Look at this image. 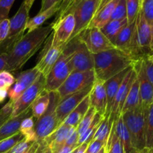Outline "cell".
I'll return each mask as SVG.
<instances>
[{
    "instance_id": "1",
    "label": "cell",
    "mask_w": 153,
    "mask_h": 153,
    "mask_svg": "<svg viewBox=\"0 0 153 153\" xmlns=\"http://www.w3.org/2000/svg\"><path fill=\"white\" fill-rule=\"evenodd\" d=\"M52 32L51 24L41 26L24 34L7 52L5 71L14 72L24 64L40 49L43 43Z\"/></svg>"
},
{
    "instance_id": "2",
    "label": "cell",
    "mask_w": 153,
    "mask_h": 153,
    "mask_svg": "<svg viewBox=\"0 0 153 153\" xmlns=\"http://www.w3.org/2000/svg\"><path fill=\"white\" fill-rule=\"evenodd\" d=\"M93 58L96 79L104 82L137 63L117 48L94 54Z\"/></svg>"
},
{
    "instance_id": "3",
    "label": "cell",
    "mask_w": 153,
    "mask_h": 153,
    "mask_svg": "<svg viewBox=\"0 0 153 153\" xmlns=\"http://www.w3.org/2000/svg\"><path fill=\"white\" fill-rule=\"evenodd\" d=\"M73 50V43L70 41L66 44L61 56L46 76L45 91L49 93L56 91L73 72L70 63Z\"/></svg>"
},
{
    "instance_id": "4",
    "label": "cell",
    "mask_w": 153,
    "mask_h": 153,
    "mask_svg": "<svg viewBox=\"0 0 153 153\" xmlns=\"http://www.w3.org/2000/svg\"><path fill=\"white\" fill-rule=\"evenodd\" d=\"M146 109L139 106L134 110L122 114L123 120L131 136L132 145L136 150L146 147L145 140V114Z\"/></svg>"
},
{
    "instance_id": "5",
    "label": "cell",
    "mask_w": 153,
    "mask_h": 153,
    "mask_svg": "<svg viewBox=\"0 0 153 153\" xmlns=\"http://www.w3.org/2000/svg\"><path fill=\"white\" fill-rule=\"evenodd\" d=\"M49 94V103L46 112L34 123V131L38 142L49 137L59 126L57 120L56 108L60 97L57 91H52Z\"/></svg>"
},
{
    "instance_id": "6",
    "label": "cell",
    "mask_w": 153,
    "mask_h": 153,
    "mask_svg": "<svg viewBox=\"0 0 153 153\" xmlns=\"http://www.w3.org/2000/svg\"><path fill=\"white\" fill-rule=\"evenodd\" d=\"M100 3L101 0H82L76 6L72 12L75 18V29L70 40L77 37L89 27L93 18L99 10Z\"/></svg>"
},
{
    "instance_id": "7",
    "label": "cell",
    "mask_w": 153,
    "mask_h": 153,
    "mask_svg": "<svg viewBox=\"0 0 153 153\" xmlns=\"http://www.w3.org/2000/svg\"><path fill=\"white\" fill-rule=\"evenodd\" d=\"M96 80L94 70L85 72H72L65 82L57 90L60 98L79 92L94 85Z\"/></svg>"
},
{
    "instance_id": "8",
    "label": "cell",
    "mask_w": 153,
    "mask_h": 153,
    "mask_svg": "<svg viewBox=\"0 0 153 153\" xmlns=\"http://www.w3.org/2000/svg\"><path fill=\"white\" fill-rule=\"evenodd\" d=\"M77 37L93 55L116 48L102 34L101 30L95 27H88Z\"/></svg>"
},
{
    "instance_id": "9",
    "label": "cell",
    "mask_w": 153,
    "mask_h": 153,
    "mask_svg": "<svg viewBox=\"0 0 153 153\" xmlns=\"http://www.w3.org/2000/svg\"><path fill=\"white\" fill-rule=\"evenodd\" d=\"M46 85V77L40 74L32 85L24 91L19 98L13 102L11 117L18 116L30 108V106L37 97L44 91Z\"/></svg>"
},
{
    "instance_id": "10",
    "label": "cell",
    "mask_w": 153,
    "mask_h": 153,
    "mask_svg": "<svg viewBox=\"0 0 153 153\" xmlns=\"http://www.w3.org/2000/svg\"><path fill=\"white\" fill-rule=\"evenodd\" d=\"M52 34L51 33L50 35L44 42V46L40 51V53L39 54L37 64L35 66L38 71L45 77L49 74L50 70L61 56L66 46L64 45L61 46L54 47L52 46Z\"/></svg>"
},
{
    "instance_id": "11",
    "label": "cell",
    "mask_w": 153,
    "mask_h": 153,
    "mask_svg": "<svg viewBox=\"0 0 153 153\" xmlns=\"http://www.w3.org/2000/svg\"><path fill=\"white\" fill-rule=\"evenodd\" d=\"M70 41L73 43L71 67L73 72H85L94 70V63L93 54L90 52L85 44L78 37Z\"/></svg>"
},
{
    "instance_id": "12",
    "label": "cell",
    "mask_w": 153,
    "mask_h": 153,
    "mask_svg": "<svg viewBox=\"0 0 153 153\" xmlns=\"http://www.w3.org/2000/svg\"><path fill=\"white\" fill-rule=\"evenodd\" d=\"M52 26V43L54 47L66 45L70 40L75 29V18L69 13L57 22L51 23Z\"/></svg>"
},
{
    "instance_id": "13",
    "label": "cell",
    "mask_w": 153,
    "mask_h": 153,
    "mask_svg": "<svg viewBox=\"0 0 153 153\" xmlns=\"http://www.w3.org/2000/svg\"><path fill=\"white\" fill-rule=\"evenodd\" d=\"M93 85L74 94L60 98L56 108V116L58 126H61L69 114L77 107L79 103L90 94Z\"/></svg>"
},
{
    "instance_id": "14",
    "label": "cell",
    "mask_w": 153,
    "mask_h": 153,
    "mask_svg": "<svg viewBox=\"0 0 153 153\" xmlns=\"http://www.w3.org/2000/svg\"><path fill=\"white\" fill-rule=\"evenodd\" d=\"M137 76V71L134 67H131L124 78L120 87L117 91L114 100L113 106H112L111 111L110 117H109V122L113 124V123L119 117L120 115L122 113L124 103H125L126 99L128 93L129 91L131 85L133 81L134 80Z\"/></svg>"
},
{
    "instance_id": "15",
    "label": "cell",
    "mask_w": 153,
    "mask_h": 153,
    "mask_svg": "<svg viewBox=\"0 0 153 153\" xmlns=\"http://www.w3.org/2000/svg\"><path fill=\"white\" fill-rule=\"evenodd\" d=\"M135 36L137 46L143 59L152 54L151 51V26L143 16L141 10L136 18Z\"/></svg>"
},
{
    "instance_id": "16",
    "label": "cell",
    "mask_w": 153,
    "mask_h": 153,
    "mask_svg": "<svg viewBox=\"0 0 153 153\" xmlns=\"http://www.w3.org/2000/svg\"><path fill=\"white\" fill-rule=\"evenodd\" d=\"M40 74L41 73L35 67L19 73L14 84L10 87L7 92L10 101L15 102L23 94L24 91L32 85Z\"/></svg>"
},
{
    "instance_id": "17",
    "label": "cell",
    "mask_w": 153,
    "mask_h": 153,
    "mask_svg": "<svg viewBox=\"0 0 153 153\" xmlns=\"http://www.w3.org/2000/svg\"><path fill=\"white\" fill-rule=\"evenodd\" d=\"M133 67L137 71L139 80L140 106L143 108L147 109L153 102V85L149 81L145 73L143 59L137 61Z\"/></svg>"
},
{
    "instance_id": "18",
    "label": "cell",
    "mask_w": 153,
    "mask_h": 153,
    "mask_svg": "<svg viewBox=\"0 0 153 153\" xmlns=\"http://www.w3.org/2000/svg\"><path fill=\"white\" fill-rule=\"evenodd\" d=\"M132 67H130L126 70H123L120 73L117 74L116 76H113L108 80L105 82V88L106 97H107V106H106L105 115L104 118H108L109 119L112 106H113L114 100L115 97L117 94L118 90H119L125 76H126L128 72Z\"/></svg>"
},
{
    "instance_id": "19",
    "label": "cell",
    "mask_w": 153,
    "mask_h": 153,
    "mask_svg": "<svg viewBox=\"0 0 153 153\" xmlns=\"http://www.w3.org/2000/svg\"><path fill=\"white\" fill-rule=\"evenodd\" d=\"M91 107L94 108L98 114L105 117L107 106V97L105 82L96 79L89 94Z\"/></svg>"
},
{
    "instance_id": "20",
    "label": "cell",
    "mask_w": 153,
    "mask_h": 153,
    "mask_svg": "<svg viewBox=\"0 0 153 153\" xmlns=\"http://www.w3.org/2000/svg\"><path fill=\"white\" fill-rule=\"evenodd\" d=\"M31 115V109L28 108L21 114L10 117L8 120L6 121L0 127V141L12 137L16 133L19 132V127L22 121Z\"/></svg>"
},
{
    "instance_id": "21",
    "label": "cell",
    "mask_w": 153,
    "mask_h": 153,
    "mask_svg": "<svg viewBox=\"0 0 153 153\" xmlns=\"http://www.w3.org/2000/svg\"><path fill=\"white\" fill-rule=\"evenodd\" d=\"M135 25L136 22H134L124 27L117 35L114 44L117 49H120L128 55L135 31Z\"/></svg>"
},
{
    "instance_id": "22",
    "label": "cell",
    "mask_w": 153,
    "mask_h": 153,
    "mask_svg": "<svg viewBox=\"0 0 153 153\" xmlns=\"http://www.w3.org/2000/svg\"><path fill=\"white\" fill-rule=\"evenodd\" d=\"M118 1L119 0H111L105 5L100 7L94 17L93 18L89 27H95L99 29H101L105 25H106L110 21L114 9Z\"/></svg>"
},
{
    "instance_id": "23",
    "label": "cell",
    "mask_w": 153,
    "mask_h": 153,
    "mask_svg": "<svg viewBox=\"0 0 153 153\" xmlns=\"http://www.w3.org/2000/svg\"><path fill=\"white\" fill-rule=\"evenodd\" d=\"M114 123L115 134L120 140L121 144L123 147L124 152L134 153L136 149L133 146L131 136H130L129 132L124 123L122 114L120 115L119 117L114 122Z\"/></svg>"
},
{
    "instance_id": "24",
    "label": "cell",
    "mask_w": 153,
    "mask_h": 153,
    "mask_svg": "<svg viewBox=\"0 0 153 153\" xmlns=\"http://www.w3.org/2000/svg\"><path fill=\"white\" fill-rule=\"evenodd\" d=\"M71 127L62 123L53 133L44 139L46 143L52 148L53 153L56 152L61 146H64L69 135Z\"/></svg>"
},
{
    "instance_id": "25",
    "label": "cell",
    "mask_w": 153,
    "mask_h": 153,
    "mask_svg": "<svg viewBox=\"0 0 153 153\" xmlns=\"http://www.w3.org/2000/svg\"><path fill=\"white\" fill-rule=\"evenodd\" d=\"M91 107L89 95L87 96L80 103L79 105L67 116V117L64 120L63 123L65 125L70 126L72 127L77 128L79 124L83 119L85 115L88 112V109Z\"/></svg>"
},
{
    "instance_id": "26",
    "label": "cell",
    "mask_w": 153,
    "mask_h": 153,
    "mask_svg": "<svg viewBox=\"0 0 153 153\" xmlns=\"http://www.w3.org/2000/svg\"><path fill=\"white\" fill-rule=\"evenodd\" d=\"M140 105V92H139V80L138 77H135L134 80L133 81L131 85L129 91L128 93L126 99L125 103H124L122 113H126L129 111L134 110Z\"/></svg>"
},
{
    "instance_id": "27",
    "label": "cell",
    "mask_w": 153,
    "mask_h": 153,
    "mask_svg": "<svg viewBox=\"0 0 153 153\" xmlns=\"http://www.w3.org/2000/svg\"><path fill=\"white\" fill-rule=\"evenodd\" d=\"M61 4H57L55 5L52 6L48 10H45L43 12H39L38 14L36 15L33 18H31L28 20L25 26V29H28V31H33L37 28H40L42 26L43 23L47 20L48 19L52 16L53 15L56 14L58 10H59V7Z\"/></svg>"
},
{
    "instance_id": "28",
    "label": "cell",
    "mask_w": 153,
    "mask_h": 153,
    "mask_svg": "<svg viewBox=\"0 0 153 153\" xmlns=\"http://www.w3.org/2000/svg\"><path fill=\"white\" fill-rule=\"evenodd\" d=\"M127 25H128L127 19H121V20H110L100 30L102 34L108 39L109 41L114 44L115 40L119 33Z\"/></svg>"
},
{
    "instance_id": "29",
    "label": "cell",
    "mask_w": 153,
    "mask_h": 153,
    "mask_svg": "<svg viewBox=\"0 0 153 153\" xmlns=\"http://www.w3.org/2000/svg\"><path fill=\"white\" fill-rule=\"evenodd\" d=\"M49 103V94L46 91H43L36 98L30 106L31 116L35 119H39L46 112Z\"/></svg>"
},
{
    "instance_id": "30",
    "label": "cell",
    "mask_w": 153,
    "mask_h": 153,
    "mask_svg": "<svg viewBox=\"0 0 153 153\" xmlns=\"http://www.w3.org/2000/svg\"><path fill=\"white\" fill-rule=\"evenodd\" d=\"M19 132L26 140L32 142L37 141V137L34 131V117L31 115L22 121L19 127Z\"/></svg>"
},
{
    "instance_id": "31",
    "label": "cell",
    "mask_w": 153,
    "mask_h": 153,
    "mask_svg": "<svg viewBox=\"0 0 153 153\" xmlns=\"http://www.w3.org/2000/svg\"><path fill=\"white\" fill-rule=\"evenodd\" d=\"M145 140L146 147L153 148V102L145 114Z\"/></svg>"
},
{
    "instance_id": "32",
    "label": "cell",
    "mask_w": 153,
    "mask_h": 153,
    "mask_svg": "<svg viewBox=\"0 0 153 153\" xmlns=\"http://www.w3.org/2000/svg\"><path fill=\"white\" fill-rule=\"evenodd\" d=\"M103 119H104V117H103L102 115H100V114L98 113L96 114L92 123H91L90 126L88 128V129H87L83 134H81V135L79 136V141H78V146H80L82 143H89L90 142L93 140L94 134H95L97 128H98L100 123L102 122V120Z\"/></svg>"
},
{
    "instance_id": "33",
    "label": "cell",
    "mask_w": 153,
    "mask_h": 153,
    "mask_svg": "<svg viewBox=\"0 0 153 153\" xmlns=\"http://www.w3.org/2000/svg\"><path fill=\"white\" fill-rule=\"evenodd\" d=\"M105 153H125L120 140L115 134L114 123H113L108 139L105 144Z\"/></svg>"
},
{
    "instance_id": "34",
    "label": "cell",
    "mask_w": 153,
    "mask_h": 153,
    "mask_svg": "<svg viewBox=\"0 0 153 153\" xmlns=\"http://www.w3.org/2000/svg\"><path fill=\"white\" fill-rule=\"evenodd\" d=\"M112 125L113 124L109 122L108 118H104L97 128L94 137H93V140H100V141L105 143L106 144L109 134H110V131L111 130Z\"/></svg>"
},
{
    "instance_id": "35",
    "label": "cell",
    "mask_w": 153,
    "mask_h": 153,
    "mask_svg": "<svg viewBox=\"0 0 153 153\" xmlns=\"http://www.w3.org/2000/svg\"><path fill=\"white\" fill-rule=\"evenodd\" d=\"M38 146V141H28L23 138L15 145L8 153H35Z\"/></svg>"
},
{
    "instance_id": "36",
    "label": "cell",
    "mask_w": 153,
    "mask_h": 153,
    "mask_svg": "<svg viewBox=\"0 0 153 153\" xmlns=\"http://www.w3.org/2000/svg\"><path fill=\"white\" fill-rule=\"evenodd\" d=\"M140 10V0H126V19L128 24L135 22Z\"/></svg>"
},
{
    "instance_id": "37",
    "label": "cell",
    "mask_w": 153,
    "mask_h": 153,
    "mask_svg": "<svg viewBox=\"0 0 153 153\" xmlns=\"http://www.w3.org/2000/svg\"><path fill=\"white\" fill-rule=\"evenodd\" d=\"M23 138L22 134L20 132H18L12 137L0 141V153H8L15 145Z\"/></svg>"
},
{
    "instance_id": "38",
    "label": "cell",
    "mask_w": 153,
    "mask_h": 153,
    "mask_svg": "<svg viewBox=\"0 0 153 153\" xmlns=\"http://www.w3.org/2000/svg\"><path fill=\"white\" fill-rule=\"evenodd\" d=\"M97 113V111H96V109L94 108L90 107V108L88 109L86 114L85 115V117H84L83 119L82 120V121H81L80 123L79 124V126L77 127V131L79 133V136L83 134L88 129V128L91 124V123H92L93 120H94V117H95Z\"/></svg>"
},
{
    "instance_id": "39",
    "label": "cell",
    "mask_w": 153,
    "mask_h": 153,
    "mask_svg": "<svg viewBox=\"0 0 153 153\" xmlns=\"http://www.w3.org/2000/svg\"><path fill=\"white\" fill-rule=\"evenodd\" d=\"M126 0H119L115 6L110 20H121L126 19Z\"/></svg>"
},
{
    "instance_id": "40",
    "label": "cell",
    "mask_w": 153,
    "mask_h": 153,
    "mask_svg": "<svg viewBox=\"0 0 153 153\" xmlns=\"http://www.w3.org/2000/svg\"><path fill=\"white\" fill-rule=\"evenodd\" d=\"M16 79L7 71H2L0 73V90L8 91L10 87L14 84Z\"/></svg>"
},
{
    "instance_id": "41",
    "label": "cell",
    "mask_w": 153,
    "mask_h": 153,
    "mask_svg": "<svg viewBox=\"0 0 153 153\" xmlns=\"http://www.w3.org/2000/svg\"><path fill=\"white\" fill-rule=\"evenodd\" d=\"M140 10L146 22L151 25L153 22V0H143Z\"/></svg>"
},
{
    "instance_id": "42",
    "label": "cell",
    "mask_w": 153,
    "mask_h": 153,
    "mask_svg": "<svg viewBox=\"0 0 153 153\" xmlns=\"http://www.w3.org/2000/svg\"><path fill=\"white\" fill-rule=\"evenodd\" d=\"M13 102L9 101L0 109V127L11 117Z\"/></svg>"
},
{
    "instance_id": "43",
    "label": "cell",
    "mask_w": 153,
    "mask_h": 153,
    "mask_svg": "<svg viewBox=\"0 0 153 153\" xmlns=\"http://www.w3.org/2000/svg\"><path fill=\"white\" fill-rule=\"evenodd\" d=\"M79 133L77 131V128L76 127H71L70 133L66 140L64 145L67 146L72 147L73 149H76L78 147V141H79Z\"/></svg>"
},
{
    "instance_id": "44",
    "label": "cell",
    "mask_w": 153,
    "mask_h": 153,
    "mask_svg": "<svg viewBox=\"0 0 153 153\" xmlns=\"http://www.w3.org/2000/svg\"><path fill=\"white\" fill-rule=\"evenodd\" d=\"M15 0H0V21L8 19L9 12Z\"/></svg>"
},
{
    "instance_id": "45",
    "label": "cell",
    "mask_w": 153,
    "mask_h": 153,
    "mask_svg": "<svg viewBox=\"0 0 153 153\" xmlns=\"http://www.w3.org/2000/svg\"><path fill=\"white\" fill-rule=\"evenodd\" d=\"M74 1L75 0H63V1H61V4H60L59 10L57 12L55 19V20L53 21L54 22H57V21L61 19L62 17H64V16H66V14H67V12H68L69 9L70 8V7H71V5L73 4Z\"/></svg>"
},
{
    "instance_id": "46",
    "label": "cell",
    "mask_w": 153,
    "mask_h": 153,
    "mask_svg": "<svg viewBox=\"0 0 153 153\" xmlns=\"http://www.w3.org/2000/svg\"><path fill=\"white\" fill-rule=\"evenodd\" d=\"M10 29V19L0 21V44L6 40Z\"/></svg>"
},
{
    "instance_id": "47",
    "label": "cell",
    "mask_w": 153,
    "mask_h": 153,
    "mask_svg": "<svg viewBox=\"0 0 153 153\" xmlns=\"http://www.w3.org/2000/svg\"><path fill=\"white\" fill-rule=\"evenodd\" d=\"M104 146H105V143L104 142L92 140L88 144L85 153H97Z\"/></svg>"
},
{
    "instance_id": "48",
    "label": "cell",
    "mask_w": 153,
    "mask_h": 153,
    "mask_svg": "<svg viewBox=\"0 0 153 153\" xmlns=\"http://www.w3.org/2000/svg\"><path fill=\"white\" fill-rule=\"evenodd\" d=\"M143 61H144L145 73L149 81L153 85V61H148L146 58L143 59Z\"/></svg>"
},
{
    "instance_id": "49",
    "label": "cell",
    "mask_w": 153,
    "mask_h": 153,
    "mask_svg": "<svg viewBox=\"0 0 153 153\" xmlns=\"http://www.w3.org/2000/svg\"><path fill=\"white\" fill-rule=\"evenodd\" d=\"M63 0H42L41 7H40V12H43L45 10H48L52 6L55 5L57 4H61Z\"/></svg>"
},
{
    "instance_id": "50",
    "label": "cell",
    "mask_w": 153,
    "mask_h": 153,
    "mask_svg": "<svg viewBox=\"0 0 153 153\" xmlns=\"http://www.w3.org/2000/svg\"><path fill=\"white\" fill-rule=\"evenodd\" d=\"M7 53L0 54V73L5 71L7 67Z\"/></svg>"
},
{
    "instance_id": "51",
    "label": "cell",
    "mask_w": 153,
    "mask_h": 153,
    "mask_svg": "<svg viewBox=\"0 0 153 153\" xmlns=\"http://www.w3.org/2000/svg\"><path fill=\"white\" fill-rule=\"evenodd\" d=\"M89 143H85L81 144L80 146H79L78 147H76V149L73 150V153H85L86 152V149L88 148V146Z\"/></svg>"
},
{
    "instance_id": "52",
    "label": "cell",
    "mask_w": 153,
    "mask_h": 153,
    "mask_svg": "<svg viewBox=\"0 0 153 153\" xmlns=\"http://www.w3.org/2000/svg\"><path fill=\"white\" fill-rule=\"evenodd\" d=\"M73 150H74V149H73L72 147L64 145L55 153H73Z\"/></svg>"
},
{
    "instance_id": "53",
    "label": "cell",
    "mask_w": 153,
    "mask_h": 153,
    "mask_svg": "<svg viewBox=\"0 0 153 153\" xmlns=\"http://www.w3.org/2000/svg\"><path fill=\"white\" fill-rule=\"evenodd\" d=\"M46 142L44 140H41V141H39V146L37 147V150H36L35 153H43V151H44L45 147L46 146Z\"/></svg>"
},
{
    "instance_id": "54",
    "label": "cell",
    "mask_w": 153,
    "mask_h": 153,
    "mask_svg": "<svg viewBox=\"0 0 153 153\" xmlns=\"http://www.w3.org/2000/svg\"><path fill=\"white\" fill-rule=\"evenodd\" d=\"M7 92H8V91L0 90V103H2L5 100V99L7 98Z\"/></svg>"
},
{
    "instance_id": "55",
    "label": "cell",
    "mask_w": 153,
    "mask_h": 153,
    "mask_svg": "<svg viewBox=\"0 0 153 153\" xmlns=\"http://www.w3.org/2000/svg\"><path fill=\"white\" fill-rule=\"evenodd\" d=\"M134 153H153V148L144 147L141 149L136 150Z\"/></svg>"
},
{
    "instance_id": "56",
    "label": "cell",
    "mask_w": 153,
    "mask_h": 153,
    "mask_svg": "<svg viewBox=\"0 0 153 153\" xmlns=\"http://www.w3.org/2000/svg\"><path fill=\"white\" fill-rule=\"evenodd\" d=\"M34 1H35V0H23V2L25 3V6H26L27 8L30 10L31 6H32L33 4H34Z\"/></svg>"
},
{
    "instance_id": "57",
    "label": "cell",
    "mask_w": 153,
    "mask_h": 153,
    "mask_svg": "<svg viewBox=\"0 0 153 153\" xmlns=\"http://www.w3.org/2000/svg\"><path fill=\"white\" fill-rule=\"evenodd\" d=\"M151 44H150V48L151 51H152V53L153 52V22L151 24Z\"/></svg>"
},
{
    "instance_id": "58",
    "label": "cell",
    "mask_w": 153,
    "mask_h": 153,
    "mask_svg": "<svg viewBox=\"0 0 153 153\" xmlns=\"http://www.w3.org/2000/svg\"><path fill=\"white\" fill-rule=\"evenodd\" d=\"M43 153H53V151H52V148L49 146L48 144H46V147H45L44 151H43Z\"/></svg>"
},
{
    "instance_id": "59",
    "label": "cell",
    "mask_w": 153,
    "mask_h": 153,
    "mask_svg": "<svg viewBox=\"0 0 153 153\" xmlns=\"http://www.w3.org/2000/svg\"><path fill=\"white\" fill-rule=\"evenodd\" d=\"M146 60H148V61H153V52L151 55H149V56H147L146 58Z\"/></svg>"
},
{
    "instance_id": "60",
    "label": "cell",
    "mask_w": 153,
    "mask_h": 153,
    "mask_svg": "<svg viewBox=\"0 0 153 153\" xmlns=\"http://www.w3.org/2000/svg\"><path fill=\"white\" fill-rule=\"evenodd\" d=\"M97 153H105V146H103V147L102 148V149H100V150Z\"/></svg>"
},
{
    "instance_id": "61",
    "label": "cell",
    "mask_w": 153,
    "mask_h": 153,
    "mask_svg": "<svg viewBox=\"0 0 153 153\" xmlns=\"http://www.w3.org/2000/svg\"><path fill=\"white\" fill-rule=\"evenodd\" d=\"M143 0H140V7H141V4H142V2H143Z\"/></svg>"
}]
</instances>
